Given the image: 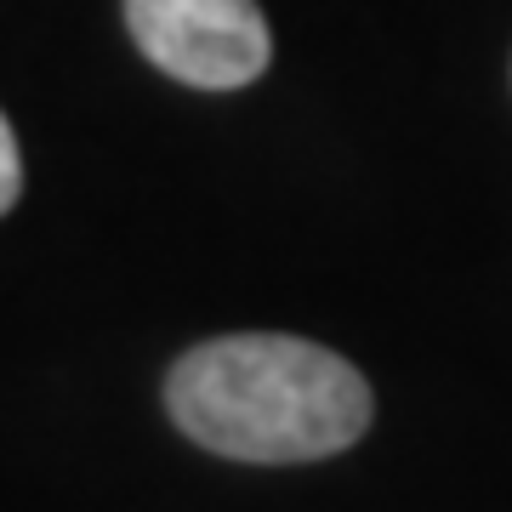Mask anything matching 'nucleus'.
<instances>
[{"mask_svg":"<svg viewBox=\"0 0 512 512\" xmlns=\"http://www.w3.org/2000/svg\"><path fill=\"white\" fill-rule=\"evenodd\" d=\"M165 410L228 461H325L365 439L370 382L302 336H217L165 376Z\"/></svg>","mask_w":512,"mask_h":512,"instance_id":"1","label":"nucleus"},{"mask_svg":"<svg viewBox=\"0 0 512 512\" xmlns=\"http://www.w3.org/2000/svg\"><path fill=\"white\" fill-rule=\"evenodd\" d=\"M126 23L154 69L200 92L251 86L274 57L256 0H126Z\"/></svg>","mask_w":512,"mask_h":512,"instance_id":"2","label":"nucleus"},{"mask_svg":"<svg viewBox=\"0 0 512 512\" xmlns=\"http://www.w3.org/2000/svg\"><path fill=\"white\" fill-rule=\"evenodd\" d=\"M23 194V160H18V137L6 126V114H0V217L18 205Z\"/></svg>","mask_w":512,"mask_h":512,"instance_id":"3","label":"nucleus"}]
</instances>
